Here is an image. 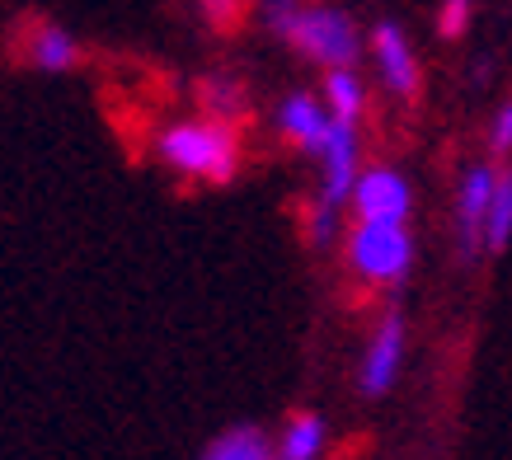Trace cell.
Here are the masks:
<instances>
[{
  "label": "cell",
  "instance_id": "6da1fadb",
  "mask_svg": "<svg viewBox=\"0 0 512 460\" xmlns=\"http://www.w3.org/2000/svg\"><path fill=\"white\" fill-rule=\"evenodd\" d=\"M160 160L188 179H202V184H231L240 174V132H235L226 118H188V123H174L156 137Z\"/></svg>",
  "mask_w": 512,
  "mask_h": 460
},
{
  "label": "cell",
  "instance_id": "7a4b0ae2",
  "mask_svg": "<svg viewBox=\"0 0 512 460\" xmlns=\"http://www.w3.org/2000/svg\"><path fill=\"white\" fill-rule=\"evenodd\" d=\"M348 263L357 277H367L376 287H395L409 277L414 235L404 230V221H357L348 230Z\"/></svg>",
  "mask_w": 512,
  "mask_h": 460
},
{
  "label": "cell",
  "instance_id": "3957f363",
  "mask_svg": "<svg viewBox=\"0 0 512 460\" xmlns=\"http://www.w3.org/2000/svg\"><path fill=\"white\" fill-rule=\"evenodd\" d=\"M287 43L306 57V62L325 66H357L362 57V38H357V24L334 5H301V15L292 19L287 29Z\"/></svg>",
  "mask_w": 512,
  "mask_h": 460
},
{
  "label": "cell",
  "instance_id": "277c9868",
  "mask_svg": "<svg viewBox=\"0 0 512 460\" xmlns=\"http://www.w3.org/2000/svg\"><path fill=\"white\" fill-rule=\"evenodd\" d=\"M494 188H498V169L494 165H470L456 193V245L461 259H480L484 249V230H489V212H494Z\"/></svg>",
  "mask_w": 512,
  "mask_h": 460
},
{
  "label": "cell",
  "instance_id": "5b68a950",
  "mask_svg": "<svg viewBox=\"0 0 512 460\" xmlns=\"http://www.w3.org/2000/svg\"><path fill=\"white\" fill-rule=\"evenodd\" d=\"M404 367V315L400 310H386L381 324H376L372 343H367V353H362V371H357V390L367 399H381L395 385Z\"/></svg>",
  "mask_w": 512,
  "mask_h": 460
},
{
  "label": "cell",
  "instance_id": "8992f818",
  "mask_svg": "<svg viewBox=\"0 0 512 460\" xmlns=\"http://www.w3.org/2000/svg\"><path fill=\"white\" fill-rule=\"evenodd\" d=\"M348 202H353L357 221H404L409 207H414V193H409V179H404L400 169L372 165L357 174Z\"/></svg>",
  "mask_w": 512,
  "mask_h": 460
},
{
  "label": "cell",
  "instance_id": "52a82bcc",
  "mask_svg": "<svg viewBox=\"0 0 512 460\" xmlns=\"http://www.w3.org/2000/svg\"><path fill=\"white\" fill-rule=\"evenodd\" d=\"M320 179H325V188H320V202H329V207H339V202L353 198V184H357V123H348V118H334L325 132V141H320Z\"/></svg>",
  "mask_w": 512,
  "mask_h": 460
},
{
  "label": "cell",
  "instance_id": "ba28073f",
  "mask_svg": "<svg viewBox=\"0 0 512 460\" xmlns=\"http://www.w3.org/2000/svg\"><path fill=\"white\" fill-rule=\"evenodd\" d=\"M372 52H376V66H381V80H386L400 99H414V94H419V57H414V47H409L400 24H390V19L376 24Z\"/></svg>",
  "mask_w": 512,
  "mask_h": 460
},
{
  "label": "cell",
  "instance_id": "9c48e42d",
  "mask_svg": "<svg viewBox=\"0 0 512 460\" xmlns=\"http://www.w3.org/2000/svg\"><path fill=\"white\" fill-rule=\"evenodd\" d=\"M329 123H334V113H329L315 94H287L278 104V132L287 141H296L301 151H320V141H325Z\"/></svg>",
  "mask_w": 512,
  "mask_h": 460
},
{
  "label": "cell",
  "instance_id": "30bf717a",
  "mask_svg": "<svg viewBox=\"0 0 512 460\" xmlns=\"http://www.w3.org/2000/svg\"><path fill=\"white\" fill-rule=\"evenodd\" d=\"M29 62L47 76H62V71H76L80 66V43L57 24H38L29 38Z\"/></svg>",
  "mask_w": 512,
  "mask_h": 460
},
{
  "label": "cell",
  "instance_id": "8fae6325",
  "mask_svg": "<svg viewBox=\"0 0 512 460\" xmlns=\"http://www.w3.org/2000/svg\"><path fill=\"white\" fill-rule=\"evenodd\" d=\"M207 460H268L278 456V446H268V432L254 428V423H235V428L217 432L212 442L202 446Z\"/></svg>",
  "mask_w": 512,
  "mask_h": 460
},
{
  "label": "cell",
  "instance_id": "7c38bea8",
  "mask_svg": "<svg viewBox=\"0 0 512 460\" xmlns=\"http://www.w3.org/2000/svg\"><path fill=\"white\" fill-rule=\"evenodd\" d=\"M325 104L334 118H348V123L367 113V85L353 76V66H334L325 76Z\"/></svg>",
  "mask_w": 512,
  "mask_h": 460
},
{
  "label": "cell",
  "instance_id": "4fadbf2b",
  "mask_svg": "<svg viewBox=\"0 0 512 460\" xmlns=\"http://www.w3.org/2000/svg\"><path fill=\"white\" fill-rule=\"evenodd\" d=\"M325 451V418L320 414H296L278 437V456L282 460H315Z\"/></svg>",
  "mask_w": 512,
  "mask_h": 460
},
{
  "label": "cell",
  "instance_id": "5bb4252c",
  "mask_svg": "<svg viewBox=\"0 0 512 460\" xmlns=\"http://www.w3.org/2000/svg\"><path fill=\"white\" fill-rule=\"evenodd\" d=\"M512 240V165L498 169V188H494V212H489V230H484V249L503 254Z\"/></svg>",
  "mask_w": 512,
  "mask_h": 460
},
{
  "label": "cell",
  "instance_id": "9a60e30c",
  "mask_svg": "<svg viewBox=\"0 0 512 460\" xmlns=\"http://www.w3.org/2000/svg\"><path fill=\"white\" fill-rule=\"evenodd\" d=\"M202 108H207L212 118H226V123H235V118L245 113V90H240L231 76L202 80Z\"/></svg>",
  "mask_w": 512,
  "mask_h": 460
},
{
  "label": "cell",
  "instance_id": "2e32d148",
  "mask_svg": "<svg viewBox=\"0 0 512 460\" xmlns=\"http://www.w3.org/2000/svg\"><path fill=\"white\" fill-rule=\"evenodd\" d=\"M470 5H475V0H442V10H437V33H442V38H461L470 24Z\"/></svg>",
  "mask_w": 512,
  "mask_h": 460
},
{
  "label": "cell",
  "instance_id": "e0dca14e",
  "mask_svg": "<svg viewBox=\"0 0 512 460\" xmlns=\"http://www.w3.org/2000/svg\"><path fill=\"white\" fill-rule=\"evenodd\" d=\"M259 15H264L268 29L287 38V29H292V19L301 15V0H264V5H259Z\"/></svg>",
  "mask_w": 512,
  "mask_h": 460
},
{
  "label": "cell",
  "instance_id": "ac0fdd59",
  "mask_svg": "<svg viewBox=\"0 0 512 460\" xmlns=\"http://www.w3.org/2000/svg\"><path fill=\"white\" fill-rule=\"evenodd\" d=\"M489 146H494V155H512V99L498 108L494 127H489Z\"/></svg>",
  "mask_w": 512,
  "mask_h": 460
},
{
  "label": "cell",
  "instance_id": "d6986e66",
  "mask_svg": "<svg viewBox=\"0 0 512 460\" xmlns=\"http://www.w3.org/2000/svg\"><path fill=\"white\" fill-rule=\"evenodd\" d=\"M202 5H207V15L217 19L221 29H231L235 15H240V0H202Z\"/></svg>",
  "mask_w": 512,
  "mask_h": 460
}]
</instances>
